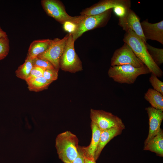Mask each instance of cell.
I'll list each match as a JSON object with an SVG mask.
<instances>
[{"label":"cell","instance_id":"cell-1","mask_svg":"<svg viewBox=\"0 0 163 163\" xmlns=\"http://www.w3.org/2000/svg\"><path fill=\"white\" fill-rule=\"evenodd\" d=\"M123 41L131 49L136 56L157 77L162 76V70L153 61L147 49L145 42L130 29L125 31Z\"/></svg>","mask_w":163,"mask_h":163},{"label":"cell","instance_id":"cell-2","mask_svg":"<svg viewBox=\"0 0 163 163\" xmlns=\"http://www.w3.org/2000/svg\"><path fill=\"white\" fill-rule=\"evenodd\" d=\"M78 139L77 136L67 131L59 134L56 147L59 158L64 163H73L78 155Z\"/></svg>","mask_w":163,"mask_h":163},{"label":"cell","instance_id":"cell-3","mask_svg":"<svg viewBox=\"0 0 163 163\" xmlns=\"http://www.w3.org/2000/svg\"><path fill=\"white\" fill-rule=\"evenodd\" d=\"M150 73L145 65L136 68L130 65L111 66L108 71L109 77L115 82L129 84H133L139 75Z\"/></svg>","mask_w":163,"mask_h":163},{"label":"cell","instance_id":"cell-4","mask_svg":"<svg viewBox=\"0 0 163 163\" xmlns=\"http://www.w3.org/2000/svg\"><path fill=\"white\" fill-rule=\"evenodd\" d=\"M75 41L72 35L69 34L59 63L61 70L73 73L82 70V62L75 51Z\"/></svg>","mask_w":163,"mask_h":163},{"label":"cell","instance_id":"cell-5","mask_svg":"<svg viewBox=\"0 0 163 163\" xmlns=\"http://www.w3.org/2000/svg\"><path fill=\"white\" fill-rule=\"evenodd\" d=\"M41 4L45 11L60 23L63 24L65 22L69 21L77 24L80 23L84 15L71 16L66 12L62 3L58 0H42Z\"/></svg>","mask_w":163,"mask_h":163},{"label":"cell","instance_id":"cell-6","mask_svg":"<svg viewBox=\"0 0 163 163\" xmlns=\"http://www.w3.org/2000/svg\"><path fill=\"white\" fill-rule=\"evenodd\" d=\"M112 9H110L97 15H85L78 24L76 32L72 35L74 41L86 31L106 26L111 17Z\"/></svg>","mask_w":163,"mask_h":163},{"label":"cell","instance_id":"cell-7","mask_svg":"<svg viewBox=\"0 0 163 163\" xmlns=\"http://www.w3.org/2000/svg\"><path fill=\"white\" fill-rule=\"evenodd\" d=\"M90 118L101 129L104 130L113 128H119L123 129L125 125L122 120L112 113L102 110H90Z\"/></svg>","mask_w":163,"mask_h":163},{"label":"cell","instance_id":"cell-8","mask_svg":"<svg viewBox=\"0 0 163 163\" xmlns=\"http://www.w3.org/2000/svg\"><path fill=\"white\" fill-rule=\"evenodd\" d=\"M110 64L111 66L130 65L136 68L145 66L131 48L125 43L122 47L115 50L111 58Z\"/></svg>","mask_w":163,"mask_h":163},{"label":"cell","instance_id":"cell-9","mask_svg":"<svg viewBox=\"0 0 163 163\" xmlns=\"http://www.w3.org/2000/svg\"><path fill=\"white\" fill-rule=\"evenodd\" d=\"M69 35L68 33L62 39L56 38L52 40L51 45L47 49L37 57L48 61L52 64L55 69L59 71L60 69V59Z\"/></svg>","mask_w":163,"mask_h":163},{"label":"cell","instance_id":"cell-10","mask_svg":"<svg viewBox=\"0 0 163 163\" xmlns=\"http://www.w3.org/2000/svg\"><path fill=\"white\" fill-rule=\"evenodd\" d=\"M121 6L126 8H130V0H102L86 8L80 13L81 15L87 16L98 14L115 7Z\"/></svg>","mask_w":163,"mask_h":163},{"label":"cell","instance_id":"cell-11","mask_svg":"<svg viewBox=\"0 0 163 163\" xmlns=\"http://www.w3.org/2000/svg\"><path fill=\"white\" fill-rule=\"evenodd\" d=\"M118 24L125 31L128 29L132 30L144 42L146 43L142 29L140 18L130 8L127 10L123 16L119 18Z\"/></svg>","mask_w":163,"mask_h":163},{"label":"cell","instance_id":"cell-12","mask_svg":"<svg viewBox=\"0 0 163 163\" xmlns=\"http://www.w3.org/2000/svg\"><path fill=\"white\" fill-rule=\"evenodd\" d=\"M149 119V129L148 136L144 142L146 145L152 138L157 135L161 128L163 119V111L152 107L145 108Z\"/></svg>","mask_w":163,"mask_h":163},{"label":"cell","instance_id":"cell-13","mask_svg":"<svg viewBox=\"0 0 163 163\" xmlns=\"http://www.w3.org/2000/svg\"><path fill=\"white\" fill-rule=\"evenodd\" d=\"M142 32L147 41L155 40L163 44V21L155 23L149 22L147 19L141 22Z\"/></svg>","mask_w":163,"mask_h":163},{"label":"cell","instance_id":"cell-14","mask_svg":"<svg viewBox=\"0 0 163 163\" xmlns=\"http://www.w3.org/2000/svg\"><path fill=\"white\" fill-rule=\"evenodd\" d=\"M123 130L122 128H115L101 130L99 142L94 156V159L96 161L98 158L103 149L107 144L114 137L120 134Z\"/></svg>","mask_w":163,"mask_h":163},{"label":"cell","instance_id":"cell-15","mask_svg":"<svg viewBox=\"0 0 163 163\" xmlns=\"http://www.w3.org/2000/svg\"><path fill=\"white\" fill-rule=\"evenodd\" d=\"M92 130V138L89 145L86 147H82L84 155L85 157L93 158L94 156L99 142L101 130L94 123L91 122V125Z\"/></svg>","mask_w":163,"mask_h":163},{"label":"cell","instance_id":"cell-16","mask_svg":"<svg viewBox=\"0 0 163 163\" xmlns=\"http://www.w3.org/2000/svg\"><path fill=\"white\" fill-rule=\"evenodd\" d=\"M51 40L45 39L34 40L30 45L27 55L32 59L37 57L47 49L51 45Z\"/></svg>","mask_w":163,"mask_h":163},{"label":"cell","instance_id":"cell-17","mask_svg":"<svg viewBox=\"0 0 163 163\" xmlns=\"http://www.w3.org/2000/svg\"><path fill=\"white\" fill-rule=\"evenodd\" d=\"M144 150L150 151L159 156H163V132L161 129L157 135L144 145Z\"/></svg>","mask_w":163,"mask_h":163},{"label":"cell","instance_id":"cell-18","mask_svg":"<svg viewBox=\"0 0 163 163\" xmlns=\"http://www.w3.org/2000/svg\"><path fill=\"white\" fill-rule=\"evenodd\" d=\"M144 98L152 107L163 111V95L161 93L149 88L145 94Z\"/></svg>","mask_w":163,"mask_h":163},{"label":"cell","instance_id":"cell-19","mask_svg":"<svg viewBox=\"0 0 163 163\" xmlns=\"http://www.w3.org/2000/svg\"><path fill=\"white\" fill-rule=\"evenodd\" d=\"M52 82L42 76L34 79L27 83L30 91L38 92L47 88Z\"/></svg>","mask_w":163,"mask_h":163},{"label":"cell","instance_id":"cell-20","mask_svg":"<svg viewBox=\"0 0 163 163\" xmlns=\"http://www.w3.org/2000/svg\"><path fill=\"white\" fill-rule=\"evenodd\" d=\"M33 59L27 56L24 63L20 66L16 71V76L21 79L25 80L29 76L33 67Z\"/></svg>","mask_w":163,"mask_h":163},{"label":"cell","instance_id":"cell-21","mask_svg":"<svg viewBox=\"0 0 163 163\" xmlns=\"http://www.w3.org/2000/svg\"><path fill=\"white\" fill-rule=\"evenodd\" d=\"M147 49L151 57L158 66L163 63V49L154 47L145 43Z\"/></svg>","mask_w":163,"mask_h":163},{"label":"cell","instance_id":"cell-22","mask_svg":"<svg viewBox=\"0 0 163 163\" xmlns=\"http://www.w3.org/2000/svg\"><path fill=\"white\" fill-rule=\"evenodd\" d=\"M9 49V40L8 36L0 39V60L6 57Z\"/></svg>","mask_w":163,"mask_h":163},{"label":"cell","instance_id":"cell-23","mask_svg":"<svg viewBox=\"0 0 163 163\" xmlns=\"http://www.w3.org/2000/svg\"><path fill=\"white\" fill-rule=\"evenodd\" d=\"M33 66L40 68L44 70L55 69L52 64L48 61L37 57L33 59Z\"/></svg>","mask_w":163,"mask_h":163},{"label":"cell","instance_id":"cell-24","mask_svg":"<svg viewBox=\"0 0 163 163\" xmlns=\"http://www.w3.org/2000/svg\"><path fill=\"white\" fill-rule=\"evenodd\" d=\"M149 81L153 89L163 95V82L159 80L156 76L152 74Z\"/></svg>","mask_w":163,"mask_h":163},{"label":"cell","instance_id":"cell-25","mask_svg":"<svg viewBox=\"0 0 163 163\" xmlns=\"http://www.w3.org/2000/svg\"><path fill=\"white\" fill-rule=\"evenodd\" d=\"M45 70L37 67H33L30 72L25 80L27 82L37 78L43 76Z\"/></svg>","mask_w":163,"mask_h":163},{"label":"cell","instance_id":"cell-26","mask_svg":"<svg viewBox=\"0 0 163 163\" xmlns=\"http://www.w3.org/2000/svg\"><path fill=\"white\" fill-rule=\"evenodd\" d=\"M58 71L55 69L45 70L43 76L47 80L52 82L57 79Z\"/></svg>","mask_w":163,"mask_h":163},{"label":"cell","instance_id":"cell-27","mask_svg":"<svg viewBox=\"0 0 163 163\" xmlns=\"http://www.w3.org/2000/svg\"><path fill=\"white\" fill-rule=\"evenodd\" d=\"M62 25L64 31L72 35L76 32L78 27V24L69 21L65 22Z\"/></svg>","mask_w":163,"mask_h":163},{"label":"cell","instance_id":"cell-28","mask_svg":"<svg viewBox=\"0 0 163 163\" xmlns=\"http://www.w3.org/2000/svg\"><path fill=\"white\" fill-rule=\"evenodd\" d=\"M113 9L115 14L119 18L123 16L128 9L121 6H118L114 7Z\"/></svg>","mask_w":163,"mask_h":163},{"label":"cell","instance_id":"cell-29","mask_svg":"<svg viewBox=\"0 0 163 163\" xmlns=\"http://www.w3.org/2000/svg\"><path fill=\"white\" fill-rule=\"evenodd\" d=\"M84 158L85 156L82 147L79 146L78 155L73 163H85Z\"/></svg>","mask_w":163,"mask_h":163},{"label":"cell","instance_id":"cell-30","mask_svg":"<svg viewBox=\"0 0 163 163\" xmlns=\"http://www.w3.org/2000/svg\"><path fill=\"white\" fill-rule=\"evenodd\" d=\"M85 163H96V161L93 158L85 157L84 158Z\"/></svg>","mask_w":163,"mask_h":163},{"label":"cell","instance_id":"cell-31","mask_svg":"<svg viewBox=\"0 0 163 163\" xmlns=\"http://www.w3.org/2000/svg\"><path fill=\"white\" fill-rule=\"evenodd\" d=\"M7 36L6 32L4 31L0 27V39Z\"/></svg>","mask_w":163,"mask_h":163}]
</instances>
